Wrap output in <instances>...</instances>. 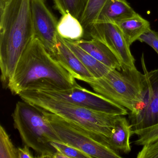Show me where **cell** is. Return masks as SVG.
<instances>
[{
    "label": "cell",
    "mask_w": 158,
    "mask_h": 158,
    "mask_svg": "<svg viewBox=\"0 0 158 158\" xmlns=\"http://www.w3.org/2000/svg\"><path fill=\"white\" fill-rule=\"evenodd\" d=\"M75 79L35 38L20 58L7 88L14 95L27 90L67 89L78 85Z\"/></svg>",
    "instance_id": "obj_1"
},
{
    "label": "cell",
    "mask_w": 158,
    "mask_h": 158,
    "mask_svg": "<svg viewBox=\"0 0 158 158\" xmlns=\"http://www.w3.org/2000/svg\"><path fill=\"white\" fill-rule=\"evenodd\" d=\"M0 68L4 88L35 38L30 0H0Z\"/></svg>",
    "instance_id": "obj_2"
},
{
    "label": "cell",
    "mask_w": 158,
    "mask_h": 158,
    "mask_svg": "<svg viewBox=\"0 0 158 158\" xmlns=\"http://www.w3.org/2000/svg\"><path fill=\"white\" fill-rule=\"evenodd\" d=\"M97 94L133 112L140 104L147 91L146 76L137 68L111 69L100 78L87 83Z\"/></svg>",
    "instance_id": "obj_3"
},
{
    "label": "cell",
    "mask_w": 158,
    "mask_h": 158,
    "mask_svg": "<svg viewBox=\"0 0 158 158\" xmlns=\"http://www.w3.org/2000/svg\"><path fill=\"white\" fill-rule=\"evenodd\" d=\"M18 96L22 100L40 110L57 114L89 131L108 138L111 134L115 120L120 115L47 98L32 90L23 91Z\"/></svg>",
    "instance_id": "obj_4"
},
{
    "label": "cell",
    "mask_w": 158,
    "mask_h": 158,
    "mask_svg": "<svg viewBox=\"0 0 158 158\" xmlns=\"http://www.w3.org/2000/svg\"><path fill=\"white\" fill-rule=\"evenodd\" d=\"M12 116L24 144L37 152L39 158H52L57 151L51 142H62L42 112L23 100L16 103Z\"/></svg>",
    "instance_id": "obj_5"
},
{
    "label": "cell",
    "mask_w": 158,
    "mask_h": 158,
    "mask_svg": "<svg viewBox=\"0 0 158 158\" xmlns=\"http://www.w3.org/2000/svg\"><path fill=\"white\" fill-rule=\"evenodd\" d=\"M40 110L63 143L80 150L91 158H122L120 152L109 147L107 137L89 131L57 114Z\"/></svg>",
    "instance_id": "obj_6"
},
{
    "label": "cell",
    "mask_w": 158,
    "mask_h": 158,
    "mask_svg": "<svg viewBox=\"0 0 158 158\" xmlns=\"http://www.w3.org/2000/svg\"><path fill=\"white\" fill-rule=\"evenodd\" d=\"M32 90L47 98L66 102L95 110L124 116L129 114L126 108L78 85L67 89Z\"/></svg>",
    "instance_id": "obj_7"
},
{
    "label": "cell",
    "mask_w": 158,
    "mask_h": 158,
    "mask_svg": "<svg viewBox=\"0 0 158 158\" xmlns=\"http://www.w3.org/2000/svg\"><path fill=\"white\" fill-rule=\"evenodd\" d=\"M141 63L148 87L142 102L134 112L128 114L133 130H141L158 123V68L149 72L143 53Z\"/></svg>",
    "instance_id": "obj_8"
},
{
    "label": "cell",
    "mask_w": 158,
    "mask_h": 158,
    "mask_svg": "<svg viewBox=\"0 0 158 158\" xmlns=\"http://www.w3.org/2000/svg\"><path fill=\"white\" fill-rule=\"evenodd\" d=\"M87 32L91 38L101 41L113 52L120 61L122 69L136 68L130 46L116 24L96 23Z\"/></svg>",
    "instance_id": "obj_9"
},
{
    "label": "cell",
    "mask_w": 158,
    "mask_h": 158,
    "mask_svg": "<svg viewBox=\"0 0 158 158\" xmlns=\"http://www.w3.org/2000/svg\"><path fill=\"white\" fill-rule=\"evenodd\" d=\"M30 10L35 38L50 53L58 40V22L47 7L46 0H30Z\"/></svg>",
    "instance_id": "obj_10"
},
{
    "label": "cell",
    "mask_w": 158,
    "mask_h": 158,
    "mask_svg": "<svg viewBox=\"0 0 158 158\" xmlns=\"http://www.w3.org/2000/svg\"><path fill=\"white\" fill-rule=\"evenodd\" d=\"M50 54L76 79L88 83L94 78L59 35L56 47Z\"/></svg>",
    "instance_id": "obj_11"
},
{
    "label": "cell",
    "mask_w": 158,
    "mask_h": 158,
    "mask_svg": "<svg viewBox=\"0 0 158 158\" xmlns=\"http://www.w3.org/2000/svg\"><path fill=\"white\" fill-rule=\"evenodd\" d=\"M74 41L81 48L102 63L112 69L122 70V65L115 54L101 41L93 38Z\"/></svg>",
    "instance_id": "obj_12"
},
{
    "label": "cell",
    "mask_w": 158,
    "mask_h": 158,
    "mask_svg": "<svg viewBox=\"0 0 158 158\" xmlns=\"http://www.w3.org/2000/svg\"><path fill=\"white\" fill-rule=\"evenodd\" d=\"M133 129L130 123L124 115H119L115 120L107 143L111 148L118 152L128 154L131 152L130 138Z\"/></svg>",
    "instance_id": "obj_13"
},
{
    "label": "cell",
    "mask_w": 158,
    "mask_h": 158,
    "mask_svg": "<svg viewBox=\"0 0 158 158\" xmlns=\"http://www.w3.org/2000/svg\"><path fill=\"white\" fill-rule=\"evenodd\" d=\"M136 14L126 0H108L101 10L94 23L115 24L133 17Z\"/></svg>",
    "instance_id": "obj_14"
},
{
    "label": "cell",
    "mask_w": 158,
    "mask_h": 158,
    "mask_svg": "<svg viewBox=\"0 0 158 158\" xmlns=\"http://www.w3.org/2000/svg\"><path fill=\"white\" fill-rule=\"evenodd\" d=\"M115 24L130 46L134 42L138 40L143 34L151 29L149 22L137 13L133 17Z\"/></svg>",
    "instance_id": "obj_15"
},
{
    "label": "cell",
    "mask_w": 158,
    "mask_h": 158,
    "mask_svg": "<svg viewBox=\"0 0 158 158\" xmlns=\"http://www.w3.org/2000/svg\"><path fill=\"white\" fill-rule=\"evenodd\" d=\"M62 39L64 42L72 50L94 78L102 77L112 69L85 51L73 40H68L63 38Z\"/></svg>",
    "instance_id": "obj_16"
},
{
    "label": "cell",
    "mask_w": 158,
    "mask_h": 158,
    "mask_svg": "<svg viewBox=\"0 0 158 158\" xmlns=\"http://www.w3.org/2000/svg\"><path fill=\"white\" fill-rule=\"evenodd\" d=\"M57 31L62 38L73 41L82 39L85 33L79 20L69 13L61 17L58 22Z\"/></svg>",
    "instance_id": "obj_17"
},
{
    "label": "cell",
    "mask_w": 158,
    "mask_h": 158,
    "mask_svg": "<svg viewBox=\"0 0 158 158\" xmlns=\"http://www.w3.org/2000/svg\"><path fill=\"white\" fill-rule=\"evenodd\" d=\"M55 9L62 15L69 13L80 21L88 0H52Z\"/></svg>",
    "instance_id": "obj_18"
},
{
    "label": "cell",
    "mask_w": 158,
    "mask_h": 158,
    "mask_svg": "<svg viewBox=\"0 0 158 158\" xmlns=\"http://www.w3.org/2000/svg\"><path fill=\"white\" fill-rule=\"evenodd\" d=\"M108 0H88L85 10L80 20L85 29L87 32L96 22L102 8Z\"/></svg>",
    "instance_id": "obj_19"
},
{
    "label": "cell",
    "mask_w": 158,
    "mask_h": 158,
    "mask_svg": "<svg viewBox=\"0 0 158 158\" xmlns=\"http://www.w3.org/2000/svg\"><path fill=\"white\" fill-rule=\"evenodd\" d=\"M0 158H18V151L2 126L0 127Z\"/></svg>",
    "instance_id": "obj_20"
},
{
    "label": "cell",
    "mask_w": 158,
    "mask_h": 158,
    "mask_svg": "<svg viewBox=\"0 0 158 158\" xmlns=\"http://www.w3.org/2000/svg\"><path fill=\"white\" fill-rule=\"evenodd\" d=\"M133 133L138 136L137 139L134 142L135 145L144 146L158 138V123L141 130H133Z\"/></svg>",
    "instance_id": "obj_21"
},
{
    "label": "cell",
    "mask_w": 158,
    "mask_h": 158,
    "mask_svg": "<svg viewBox=\"0 0 158 158\" xmlns=\"http://www.w3.org/2000/svg\"><path fill=\"white\" fill-rule=\"evenodd\" d=\"M51 144L56 151L63 153L68 158H91L90 156L80 150L63 142L52 141Z\"/></svg>",
    "instance_id": "obj_22"
},
{
    "label": "cell",
    "mask_w": 158,
    "mask_h": 158,
    "mask_svg": "<svg viewBox=\"0 0 158 158\" xmlns=\"http://www.w3.org/2000/svg\"><path fill=\"white\" fill-rule=\"evenodd\" d=\"M142 147L137 154V158H158V138Z\"/></svg>",
    "instance_id": "obj_23"
},
{
    "label": "cell",
    "mask_w": 158,
    "mask_h": 158,
    "mask_svg": "<svg viewBox=\"0 0 158 158\" xmlns=\"http://www.w3.org/2000/svg\"><path fill=\"white\" fill-rule=\"evenodd\" d=\"M138 41L148 44L158 54V32L151 29L141 35Z\"/></svg>",
    "instance_id": "obj_24"
},
{
    "label": "cell",
    "mask_w": 158,
    "mask_h": 158,
    "mask_svg": "<svg viewBox=\"0 0 158 158\" xmlns=\"http://www.w3.org/2000/svg\"><path fill=\"white\" fill-rule=\"evenodd\" d=\"M30 147L25 145L23 148H17L18 151V158H33L34 155L29 149Z\"/></svg>",
    "instance_id": "obj_25"
},
{
    "label": "cell",
    "mask_w": 158,
    "mask_h": 158,
    "mask_svg": "<svg viewBox=\"0 0 158 158\" xmlns=\"http://www.w3.org/2000/svg\"><path fill=\"white\" fill-rule=\"evenodd\" d=\"M52 158H68V157L66 156V155L64 154L62 152H60L57 151L55 152L54 153V155H53Z\"/></svg>",
    "instance_id": "obj_26"
}]
</instances>
